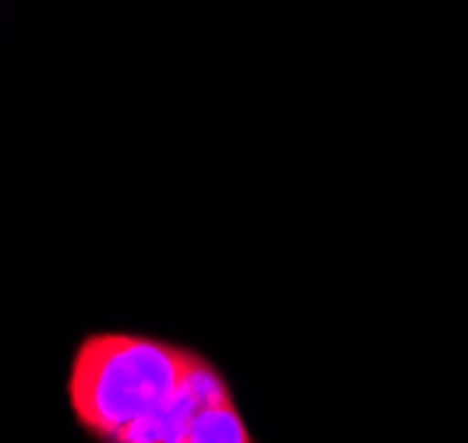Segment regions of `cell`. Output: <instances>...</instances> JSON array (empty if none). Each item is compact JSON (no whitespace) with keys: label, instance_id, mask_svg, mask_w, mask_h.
Returning a JSON list of instances; mask_svg holds the SVG:
<instances>
[{"label":"cell","instance_id":"cell-1","mask_svg":"<svg viewBox=\"0 0 468 443\" xmlns=\"http://www.w3.org/2000/svg\"><path fill=\"white\" fill-rule=\"evenodd\" d=\"M236 391L205 349L138 327H99L70 349L64 401L89 443H159L211 397Z\"/></svg>","mask_w":468,"mask_h":443},{"label":"cell","instance_id":"cell-2","mask_svg":"<svg viewBox=\"0 0 468 443\" xmlns=\"http://www.w3.org/2000/svg\"><path fill=\"white\" fill-rule=\"evenodd\" d=\"M159 443H261L254 433V422L243 412L239 395L229 391L222 397H211L197 412H190L165 440Z\"/></svg>","mask_w":468,"mask_h":443}]
</instances>
